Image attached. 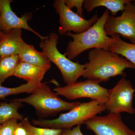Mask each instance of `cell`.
Wrapping results in <instances>:
<instances>
[{
    "label": "cell",
    "instance_id": "cell-26",
    "mask_svg": "<svg viewBox=\"0 0 135 135\" xmlns=\"http://www.w3.org/2000/svg\"><path fill=\"white\" fill-rule=\"evenodd\" d=\"M134 111H135V110H134ZM134 132H135V131H134Z\"/></svg>",
    "mask_w": 135,
    "mask_h": 135
},
{
    "label": "cell",
    "instance_id": "cell-6",
    "mask_svg": "<svg viewBox=\"0 0 135 135\" xmlns=\"http://www.w3.org/2000/svg\"><path fill=\"white\" fill-rule=\"evenodd\" d=\"M54 90L57 95L71 100L89 98L105 104L108 98V90L100 86L99 83L91 80L57 87Z\"/></svg>",
    "mask_w": 135,
    "mask_h": 135
},
{
    "label": "cell",
    "instance_id": "cell-8",
    "mask_svg": "<svg viewBox=\"0 0 135 135\" xmlns=\"http://www.w3.org/2000/svg\"><path fill=\"white\" fill-rule=\"evenodd\" d=\"M107 35L117 34L135 44V1H130L125 5L120 16H109L104 25Z\"/></svg>",
    "mask_w": 135,
    "mask_h": 135
},
{
    "label": "cell",
    "instance_id": "cell-24",
    "mask_svg": "<svg viewBox=\"0 0 135 135\" xmlns=\"http://www.w3.org/2000/svg\"><path fill=\"white\" fill-rule=\"evenodd\" d=\"M14 135H30L29 131L25 127L22 122L18 123Z\"/></svg>",
    "mask_w": 135,
    "mask_h": 135
},
{
    "label": "cell",
    "instance_id": "cell-20",
    "mask_svg": "<svg viewBox=\"0 0 135 135\" xmlns=\"http://www.w3.org/2000/svg\"><path fill=\"white\" fill-rule=\"evenodd\" d=\"M22 122L30 135H61L63 129L36 127L32 125L27 118H24Z\"/></svg>",
    "mask_w": 135,
    "mask_h": 135
},
{
    "label": "cell",
    "instance_id": "cell-2",
    "mask_svg": "<svg viewBox=\"0 0 135 135\" xmlns=\"http://www.w3.org/2000/svg\"><path fill=\"white\" fill-rule=\"evenodd\" d=\"M109 11L106 9L97 22L86 31L80 33L68 32L66 34L73 38V41L68 43L64 55L71 60L85 51L92 49L108 50L114 42L112 37L107 35L104 25Z\"/></svg>",
    "mask_w": 135,
    "mask_h": 135
},
{
    "label": "cell",
    "instance_id": "cell-14",
    "mask_svg": "<svg viewBox=\"0 0 135 135\" xmlns=\"http://www.w3.org/2000/svg\"><path fill=\"white\" fill-rule=\"evenodd\" d=\"M23 41L22 29H14L5 33L0 41V57L18 55Z\"/></svg>",
    "mask_w": 135,
    "mask_h": 135
},
{
    "label": "cell",
    "instance_id": "cell-12",
    "mask_svg": "<svg viewBox=\"0 0 135 135\" xmlns=\"http://www.w3.org/2000/svg\"><path fill=\"white\" fill-rule=\"evenodd\" d=\"M18 56L21 62L29 63L39 67L50 69V60L43 52L36 50L33 46L23 40L21 43Z\"/></svg>",
    "mask_w": 135,
    "mask_h": 135
},
{
    "label": "cell",
    "instance_id": "cell-25",
    "mask_svg": "<svg viewBox=\"0 0 135 135\" xmlns=\"http://www.w3.org/2000/svg\"><path fill=\"white\" fill-rule=\"evenodd\" d=\"M5 35V33H4V32L0 31V41L2 40Z\"/></svg>",
    "mask_w": 135,
    "mask_h": 135
},
{
    "label": "cell",
    "instance_id": "cell-13",
    "mask_svg": "<svg viewBox=\"0 0 135 135\" xmlns=\"http://www.w3.org/2000/svg\"><path fill=\"white\" fill-rule=\"evenodd\" d=\"M49 70L20 61L13 76L25 80L27 82L40 84L46 73Z\"/></svg>",
    "mask_w": 135,
    "mask_h": 135
},
{
    "label": "cell",
    "instance_id": "cell-27",
    "mask_svg": "<svg viewBox=\"0 0 135 135\" xmlns=\"http://www.w3.org/2000/svg\"><path fill=\"white\" fill-rule=\"evenodd\" d=\"M134 91H135L134 92H135V89H134Z\"/></svg>",
    "mask_w": 135,
    "mask_h": 135
},
{
    "label": "cell",
    "instance_id": "cell-22",
    "mask_svg": "<svg viewBox=\"0 0 135 135\" xmlns=\"http://www.w3.org/2000/svg\"><path fill=\"white\" fill-rule=\"evenodd\" d=\"M66 6L71 9L73 8H77V14L80 16L83 17V6L84 4V0H63Z\"/></svg>",
    "mask_w": 135,
    "mask_h": 135
},
{
    "label": "cell",
    "instance_id": "cell-4",
    "mask_svg": "<svg viewBox=\"0 0 135 135\" xmlns=\"http://www.w3.org/2000/svg\"><path fill=\"white\" fill-rule=\"evenodd\" d=\"M16 99L21 103L31 105L38 113L44 116L70 111L81 103L77 101L68 102L63 100L45 83L40 84L29 96Z\"/></svg>",
    "mask_w": 135,
    "mask_h": 135
},
{
    "label": "cell",
    "instance_id": "cell-17",
    "mask_svg": "<svg viewBox=\"0 0 135 135\" xmlns=\"http://www.w3.org/2000/svg\"><path fill=\"white\" fill-rule=\"evenodd\" d=\"M22 106V103L16 99L9 103L0 104V124L13 119L22 121L24 118L19 113L18 110Z\"/></svg>",
    "mask_w": 135,
    "mask_h": 135
},
{
    "label": "cell",
    "instance_id": "cell-5",
    "mask_svg": "<svg viewBox=\"0 0 135 135\" xmlns=\"http://www.w3.org/2000/svg\"><path fill=\"white\" fill-rule=\"evenodd\" d=\"M59 38L57 34L51 33L47 38L41 40L40 46L50 62L54 63L60 70L65 83L72 84L83 76L85 65L73 62L59 52L57 48Z\"/></svg>",
    "mask_w": 135,
    "mask_h": 135
},
{
    "label": "cell",
    "instance_id": "cell-15",
    "mask_svg": "<svg viewBox=\"0 0 135 135\" xmlns=\"http://www.w3.org/2000/svg\"><path fill=\"white\" fill-rule=\"evenodd\" d=\"M130 0H86L83 6L88 12H91L95 8L99 7L106 8L111 12L112 16H115L119 11H123L125 5Z\"/></svg>",
    "mask_w": 135,
    "mask_h": 135
},
{
    "label": "cell",
    "instance_id": "cell-16",
    "mask_svg": "<svg viewBox=\"0 0 135 135\" xmlns=\"http://www.w3.org/2000/svg\"><path fill=\"white\" fill-rule=\"evenodd\" d=\"M111 36L114 41L108 50L124 57L135 66V44L124 41L118 35Z\"/></svg>",
    "mask_w": 135,
    "mask_h": 135
},
{
    "label": "cell",
    "instance_id": "cell-10",
    "mask_svg": "<svg viewBox=\"0 0 135 135\" xmlns=\"http://www.w3.org/2000/svg\"><path fill=\"white\" fill-rule=\"evenodd\" d=\"M84 124L95 135H135L134 131L126 126L120 114L110 113L106 116H96Z\"/></svg>",
    "mask_w": 135,
    "mask_h": 135
},
{
    "label": "cell",
    "instance_id": "cell-11",
    "mask_svg": "<svg viewBox=\"0 0 135 135\" xmlns=\"http://www.w3.org/2000/svg\"><path fill=\"white\" fill-rule=\"evenodd\" d=\"M11 0H0V31L6 33L12 30L24 29L29 31L38 36L41 40L47 38L33 30L28 24L31 17L29 14L22 17L18 16L11 9Z\"/></svg>",
    "mask_w": 135,
    "mask_h": 135
},
{
    "label": "cell",
    "instance_id": "cell-1",
    "mask_svg": "<svg viewBox=\"0 0 135 135\" xmlns=\"http://www.w3.org/2000/svg\"><path fill=\"white\" fill-rule=\"evenodd\" d=\"M88 62L82 77L98 82L108 81L111 77L123 75L127 68L135 69V66L126 59L108 50L94 49L89 50Z\"/></svg>",
    "mask_w": 135,
    "mask_h": 135
},
{
    "label": "cell",
    "instance_id": "cell-7",
    "mask_svg": "<svg viewBox=\"0 0 135 135\" xmlns=\"http://www.w3.org/2000/svg\"><path fill=\"white\" fill-rule=\"evenodd\" d=\"M134 89L130 81L121 79L113 88L108 90V96L105 105L110 113H135L133 107Z\"/></svg>",
    "mask_w": 135,
    "mask_h": 135
},
{
    "label": "cell",
    "instance_id": "cell-3",
    "mask_svg": "<svg viewBox=\"0 0 135 135\" xmlns=\"http://www.w3.org/2000/svg\"><path fill=\"white\" fill-rule=\"evenodd\" d=\"M106 110L104 104L92 100L87 103H81L68 112L61 114L56 119L32 121L33 125L42 128L68 129L74 126L84 124L86 121Z\"/></svg>",
    "mask_w": 135,
    "mask_h": 135
},
{
    "label": "cell",
    "instance_id": "cell-19",
    "mask_svg": "<svg viewBox=\"0 0 135 135\" xmlns=\"http://www.w3.org/2000/svg\"><path fill=\"white\" fill-rule=\"evenodd\" d=\"M40 84L27 82V83L22 84L19 86L13 88H7L0 85V98L21 93L31 94Z\"/></svg>",
    "mask_w": 135,
    "mask_h": 135
},
{
    "label": "cell",
    "instance_id": "cell-9",
    "mask_svg": "<svg viewBox=\"0 0 135 135\" xmlns=\"http://www.w3.org/2000/svg\"><path fill=\"white\" fill-rule=\"evenodd\" d=\"M53 7L59 15L60 24L58 31L60 35L72 31L80 33L86 31L94 24L98 19L97 15L90 19H84L67 7L63 0H55Z\"/></svg>",
    "mask_w": 135,
    "mask_h": 135
},
{
    "label": "cell",
    "instance_id": "cell-21",
    "mask_svg": "<svg viewBox=\"0 0 135 135\" xmlns=\"http://www.w3.org/2000/svg\"><path fill=\"white\" fill-rule=\"evenodd\" d=\"M18 120L13 119L0 124V135H14Z\"/></svg>",
    "mask_w": 135,
    "mask_h": 135
},
{
    "label": "cell",
    "instance_id": "cell-23",
    "mask_svg": "<svg viewBox=\"0 0 135 135\" xmlns=\"http://www.w3.org/2000/svg\"><path fill=\"white\" fill-rule=\"evenodd\" d=\"M61 135H84L81 130V125H78L73 129H63Z\"/></svg>",
    "mask_w": 135,
    "mask_h": 135
},
{
    "label": "cell",
    "instance_id": "cell-18",
    "mask_svg": "<svg viewBox=\"0 0 135 135\" xmlns=\"http://www.w3.org/2000/svg\"><path fill=\"white\" fill-rule=\"evenodd\" d=\"M20 62L18 55L0 57V85L13 76Z\"/></svg>",
    "mask_w": 135,
    "mask_h": 135
}]
</instances>
